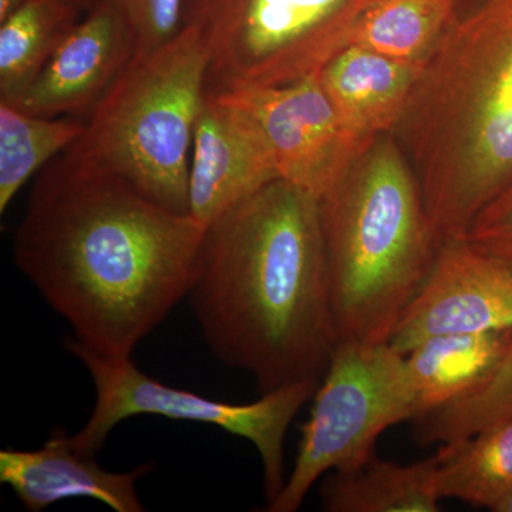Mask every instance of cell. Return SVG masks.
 Returning <instances> with one entry per match:
<instances>
[{
    "mask_svg": "<svg viewBox=\"0 0 512 512\" xmlns=\"http://www.w3.org/2000/svg\"><path fill=\"white\" fill-rule=\"evenodd\" d=\"M64 348L86 367L96 393L89 420L70 436L74 447L97 454L111 430L130 417L161 416L210 424L251 441L258 450L264 466L266 507L281 493L286 481V433L303 404L315 396L319 382L309 380L282 387L252 403H227L167 386L141 372L131 357L103 355L73 338Z\"/></svg>",
    "mask_w": 512,
    "mask_h": 512,
    "instance_id": "obj_8",
    "label": "cell"
},
{
    "mask_svg": "<svg viewBox=\"0 0 512 512\" xmlns=\"http://www.w3.org/2000/svg\"><path fill=\"white\" fill-rule=\"evenodd\" d=\"M458 15L457 0H375L349 45L424 66Z\"/></svg>",
    "mask_w": 512,
    "mask_h": 512,
    "instance_id": "obj_18",
    "label": "cell"
},
{
    "mask_svg": "<svg viewBox=\"0 0 512 512\" xmlns=\"http://www.w3.org/2000/svg\"><path fill=\"white\" fill-rule=\"evenodd\" d=\"M187 298L211 352L262 394L319 382L339 343L319 198L278 178L225 212Z\"/></svg>",
    "mask_w": 512,
    "mask_h": 512,
    "instance_id": "obj_2",
    "label": "cell"
},
{
    "mask_svg": "<svg viewBox=\"0 0 512 512\" xmlns=\"http://www.w3.org/2000/svg\"><path fill=\"white\" fill-rule=\"evenodd\" d=\"M220 94L255 121L281 180L322 197L367 144L340 119L319 73L295 82ZM377 138V137H376Z\"/></svg>",
    "mask_w": 512,
    "mask_h": 512,
    "instance_id": "obj_9",
    "label": "cell"
},
{
    "mask_svg": "<svg viewBox=\"0 0 512 512\" xmlns=\"http://www.w3.org/2000/svg\"><path fill=\"white\" fill-rule=\"evenodd\" d=\"M126 19L137 53H147L173 39L184 25L185 0H110Z\"/></svg>",
    "mask_w": 512,
    "mask_h": 512,
    "instance_id": "obj_22",
    "label": "cell"
},
{
    "mask_svg": "<svg viewBox=\"0 0 512 512\" xmlns=\"http://www.w3.org/2000/svg\"><path fill=\"white\" fill-rule=\"evenodd\" d=\"M210 62L184 25L167 43L137 53L64 151L74 163L114 175L178 214H190L188 174Z\"/></svg>",
    "mask_w": 512,
    "mask_h": 512,
    "instance_id": "obj_5",
    "label": "cell"
},
{
    "mask_svg": "<svg viewBox=\"0 0 512 512\" xmlns=\"http://www.w3.org/2000/svg\"><path fill=\"white\" fill-rule=\"evenodd\" d=\"M86 120L42 117L0 103V212L39 170L82 136Z\"/></svg>",
    "mask_w": 512,
    "mask_h": 512,
    "instance_id": "obj_20",
    "label": "cell"
},
{
    "mask_svg": "<svg viewBox=\"0 0 512 512\" xmlns=\"http://www.w3.org/2000/svg\"><path fill=\"white\" fill-rule=\"evenodd\" d=\"M322 379L291 477L268 511H298L320 477L363 466L383 431L419 417L406 356L389 342L339 340Z\"/></svg>",
    "mask_w": 512,
    "mask_h": 512,
    "instance_id": "obj_7",
    "label": "cell"
},
{
    "mask_svg": "<svg viewBox=\"0 0 512 512\" xmlns=\"http://www.w3.org/2000/svg\"><path fill=\"white\" fill-rule=\"evenodd\" d=\"M375 0H185L210 62L208 92L278 86L320 69ZM183 25V26H184Z\"/></svg>",
    "mask_w": 512,
    "mask_h": 512,
    "instance_id": "obj_6",
    "label": "cell"
},
{
    "mask_svg": "<svg viewBox=\"0 0 512 512\" xmlns=\"http://www.w3.org/2000/svg\"><path fill=\"white\" fill-rule=\"evenodd\" d=\"M423 67L349 45L320 69L319 77L343 123L370 141L399 126Z\"/></svg>",
    "mask_w": 512,
    "mask_h": 512,
    "instance_id": "obj_14",
    "label": "cell"
},
{
    "mask_svg": "<svg viewBox=\"0 0 512 512\" xmlns=\"http://www.w3.org/2000/svg\"><path fill=\"white\" fill-rule=\"evenodd\" d=\"M446 451L419 463L402 464L373 456L350 471H333L322 485V507L329 512H437L443 500L439 471Z\"/></svg>",
    "mask_w": 512,
    "mask_h": 512,
    "instance_id": "obj_16",
    "label": "cell"
},
{
    "mask_svg": "<svg viewBox=\"0 0 512 512\" xmlns=\"http://www.w3.org/2000/svg\"><path fill=\"white\" fill-rule=\"evenodd\" d=\"M417 420V440L424 444L468 439L488 427L512 420V343L480 389Z\"/></svg>",
    "mask_w": 512,
    "mask_h": 512,
    "instance_id": "obj_21",
    "label": "cell"
},
{
    "mask_svg": "<svg viewBox=\"0 0 512 512\" xmlns=\"http://www.w3.org/2000/svg\"><path fill=\"white\" fill-rule=\"evenodd\" d=\"M29 0H0V22L8 19L12 13L26 5Z\"/></svg>",
    "mask_w": 512,
    "mask_h": 512,
    "instance_id": "obj_24",
    "label": "cell"
},
{
    "mask_svg": "<svg viewBox=\"0 0 512 512\" xmlns=\"http://www.w3.org/2000/svg\"><path fill=\"white\" fill-rule=\"evenodd\" d=\"M394 131L439 241L466 238L512 180V0L458 15Z\"/></svg>",
    "mask_w": 512,
    "mask_h": 512,
    "instance_id": "obj_3",
    "label": "cell"
},
{
    "mask_svg": "<svg viewBox=\"0 0 512 512\" xmlns=\"http://www.w3.org/2000/svg\"><path fill=\"white\" fill-rule=\"evenodd\" d=\"M207 227L60 154L37 175L13 261L77 342L131 357L190 292Z\"/></svg>",
    "mask_w": 512,
    "mask_h": 512,
    "instance_id": "obj_1",
    "label": "cell"
},
{
    "mask_svg": "<svg viewBox=\"0 0 512 512\" xmlns=\"http://www.w3.org/2000/svg\"><path fill=\"white\" fill-rule=\"evenodd\" d=\"M511 343L512 329L490 330L434 336L407 353V370L419 406L417 419L480 389Z\"/></svg>",
    "mask_w": 512,
    "mask_h": 512,
    "instance_id": "obj_15",
    "label": "cell"
},
{
    "mask_svg": "<svg viewBox=\"0 0 512 512\" xmlns=\"http://www.w3.org/2000/svg\"><path fill=\"white\" fill-rule=\"evenodd\" d=\"M466 238L483 251L512 261V180L477 215Z\"/></svg>",
    "mask_w": 512,
    "mask_h": 512,
    "instance_id": "obj_23",
    "label": "cell"
},
{
    "mask_svg": "<svg viewBox=\"0 0 512 512\" xmlns=\"http://www.w3.org/2000/svg\"><path fill=\"white\" fill-rule=\"evenodd\" d=\"M72 2L76 3L77 6H80L84 12H87V10L93 8L94 3H96L97 0H72Z\"/></svg>",
    "mask_w": 512,
    "mask_h": 512,
    "instance_id": "obj_26",
    "label": "cell"
},
{
    "mask_svg": "<svg viewBox=\"0 0 512 512\" xmlns=\"http://www.w3.org/2000/svg\"><path fill=\"white\" fill-rule=\"evenodd\" d=\"M278 178L271 148L255 121L220 94L208 92L192 141L191 217L208 227Z\"/></svg>",
    "mask_w": 512,
    "mask_h": 512,
    "instance_id": "obj_12",
    "label": "cell"
},
{
    "mask_svg": "<svg viewBox=\"0 0 512 512\" xmlns=\"http://www.w3.org/2000/svg\"><path fill=\"white\" fill-rule=\"evenodd\" d=\"M503 329H512V261L448 239L389 343L406 356L434 336Z\"/></svg>",
    "mask_w": 512,
    "mask_h": 512,
    "instance_id": "obj_10",
    "label": "cell"
},
{
    "mask_svg": "<svg viewBox=\"0 0 512 512\" xmlns=\"http://www.w3.org/2000/svg\"><path fill=\"white\" fill-rule=\"evenodd\" d=\"M494 512H512V493L508 494L507 497L495 507Z\"/></svg>",
    "mask_w": 512,
    "mask_h": 512,
    "instance_id": "obj_25",
    "label": "cell"
},
{
    "mask_svg": "<svg viewBox=\"0 0 512 512\" xmlns=\"http://www.w3.org/2000/svg\"><path fill=\"white\" fill-rule=\"evenodd\" d=\"M319 207L339 340L389 342L441 245L399 140L367 144Z\"/></svg>",
    "mask_w": 512,
    "mask_h": 512,
    "instance_id": "obj_4",
    "label": "cell"
},
{
    "mask_svg": "<svg viewBox=\"0 0 512 512\" xmlns=\"http://www.w3.org/2000/svg\"><path fill=\"white\" fill-rule=\"evenodd\" d=\"M443 446L441 498L494 511L512 493V420Z\"/></svg>",
    "mask_w": 512,
    "mask_h": 512,
    "instance_id": "obj_19",
    "label": "cell"
},
{
    "mask_svg": "<svg viewBox=\"0 0 512 512\" xmlns=\"http://www.w3.org/2000/svg\"><path fill=\"white\" fill-rule=\"evenodd\" d=\"M94 457L74 447L66 430L57 427L36 450L0 451V481L12 488L30 512L67 498H93L117 512L146 510L138 497L137 481L153 466L114 473L104 470Z\"/></svg>",
    "mask_w": 512,
    "mask_h": 512,
    "instance_id": "obj_13",
    "label": "cell"
},
{
    "mask_svg": "<svg viewBox=\"0 0 512 512\" xmlns=\"http://www.w3.org/2000/svg\"><path fill=\"white\" fill-rule=\"evenodd\" d=\"M136 55V39L119 9L97 0L16 107L35 116L86 120Z\"/></svg>",
    "mask_w": 512,
    "mask_h": 512,
    "instance_id": "obj_11",
    "label": "cell"
},
{
    "mask_svg": "<svg viewBox=\"0 0 512 512\" xmlns=\"http://www.w3.org/2000/svg\"><path fill=\"white\" fill-rule=\"evenodd\" d=\"M82 12L72 0H29L0 22V103L18 106Z\"/></svg>",
    "mask_w": 512,
    "mask_h": 512,
    "instance_id": "obj_17",
    "label": "cell"
}]
</instances>
